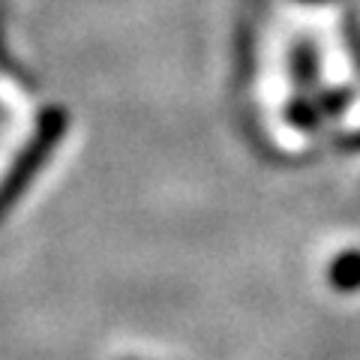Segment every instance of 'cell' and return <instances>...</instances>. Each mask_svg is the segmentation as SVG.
<instances>
[{
    "label": "cell",
    "mask_w": 360,
    "mask_h": 360,
    "mask_svg": "<svg viewBox=\"0 0 360 360\" xmlns=\"http://www.w3.org/2000/svg\"><path fill=\"white\" fill-rule=\"evenodd\" d=\"M333 285H340L342 291H354L360 285V252H348L340 262H333Z\"/></svg>",
    "instance_id": "2"
},
{
    "label": "cell",
    "mask_w": 360,
    "mask_h": 360,
    "mask_svg": "<svg viewBox=\"0 0 360 360\" xmlns=\"http://www.w3.org/2000/svg\"><path fill=\"white\" fill-rule=\"evenodd\" d=\"M60 129H63L60 115H51V117L45 115V117H42V127H39V132H37V139H33V144L25 150V156H21V160L15 162L13 174L6 177V184L0 186V213H4L9 205H13V201L21 195V189H25L30 180H33L39 162L45 160V153H51V148H54V141H58Z\"/></svg>",
    "instance_id": "1"
}]
</instances>
